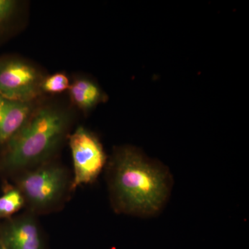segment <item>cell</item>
<instances>
[{
  "mask_svg": "<svg viewBox=\"0 0 249 249\" xmlns=\"http://www.w3.org/2000/svg\"><path fill=\"white\" fill-rule=\"evenodd\" d=\"M111 202L121 213L152 217L163 211L173 187L166 166L134 147L116 152L109 166Z\"/></svg>",
  "mask_w": 249,
  "mask_h": 249,
  "instance_id": "cell-1",
  "label": "cell"
},
{
  "mask_svg": "<svg viewBox=\"0 0 249 249\" xmlns=\"http://www.w3.org/2000/svg\"><path fill=\"white\" fill-rule=\"evenodd\" d=\"M67 122L66 114L60 109H39L8 142L5 166L18 169L45 159L61 141Z\"/></svg>",
  "mask_w": 249,
  "mask_h": 249,
  "instance_id": "cell-2",
  "label": "cell"
},
{
  "mask_svg": "<svg viewBox=\"0 0 249 249\" xmlns=\"http://www.w3.org/2000/svg\"><path fill=\"white\" fill-rule=\"evenodd\" d=\"M74 178L71 188L93 182L106 163V155L98 139L84 127H78L70 136Z\"/></svg>",
  "mask_w": 249,
  "mask_h": 249,
  "instance_id": "cell-3",
  "label": "cell"
},
{
  "mask_svg": "<svg viewBox=\"0 0 249 249\" xmlns=\"http://www.w3.org/2000/svg\"><path fill=\"white\" fill-rule=\"evenodd\" d=\"M40 74L34 67L21 60L0 62V96L23 103H30L40 94Z\"/></svg>",
  "mask_w": 249,
  "mask_h": 249,
  "instance_id": "cell-4",
  "label": "cell"
},
{
  "mask_svg": "<svg viewBox=\"0 0 249 249\" xmlns=\"http://www.w3.org/2000/svg\"><path fill=\"white\" fill-rule=\"evenodd\" d=\"M65 185L64 170L47 166L24 175L19 181V191L33 206L47 207L60 197Z\"/></svg>",
  "mask_w": 249,
  "mask_h": 249,
  "instance_id": "cell-5",
  "label": "cell"
},
{
  "mask_svg": "<svg viewBox=\"0 0 249 249\" xmlns=\"http://www.w3.org/2000/svg\"><path fill=\"white\" fill-rule=\"evenodd\" d=\"M0 240L7 249H43L40 231L30 218L10 222Z\"/></svg>",
  "mask_w": 249,
  "mask_h": 249,
  "instance_id": "cell-6",
  "label": "cell"
},
{
  "mask_svg": "<svg viewBox=\"0 0 249 249\" xmlns=\"http://www.w3.org/2000/svg\"><path fill=\"white\" fill-rule=\"evenodd\" d=\"M30 103L0 96V143L9 142L30 117Z\"/></svg>",
  "mask_w": 249,
  "mask_h": 249,
  "instance_id": "cell-7",
  "label": "cell"
},
{
  "mask_svg": "<svg viewBox=\"0 0 249 249\" xmlns=\"http://www.w3.org/2000/svg\"><path fill=\"white\" fill-rule=\"evenodd\" d=\"M69 91L73 102L83 109L93 107L101 99L99 88L89 80H76L70 85Z\"/></svg>",
  "mask_w": 249,
  "mask_h": 249,
  "instance_id": "cell-8",
  "label": "cell"
},
{
  "mask_svg": "<svg viewBox=\"0 0 249 249\" xmlns=\"http://www.w3.org/2000/svg\"><path fill=\"white\" fill-rule=\"evenodd\" d=\"M24 204V197L19 190L11 189L0 196V218L8 217L18 212Z\"/></svg>",
  "mask_w": 249,
  "mask_h": 249,
  "instance_id": "cell-9",
  "label": "cell"
},
{
  "mask_svg": "<svg viewBox=\"0 0 249 249\" xmlns=\"http://www.w3.org/2000/svg\"><path fill=\"white\" fill-rule=\"evenodd\" d=\"M70 84L66 75L57 73L42 80L41 90L45 92L58 93L70 89Z\"/></svg>",
  "mask_w": 249,
  "mask_h": 249,
  "instance_id": "cell-10",
  "label": "cell"
},
{
  "mask_svg": "<svg viewBox=\"0 0 249 249\" xmlns=\"http://www.w3.org/2000/svg\"><path fill=\"white\" fill-rule=\"evenodd\" d=\"M16 2L12 0H0V24L11 16Z\"/></svg>",
  "mask_w": 249,
  "mask_h": 249,
  "instance_id": "cell-11",
  "label": "cell"
},
{
  "mask_svg": "<svg viewBox=\"0 0 249 249\" xmlns=\"http://www.w3.org/2000/svg\"><path fill=\"white\" fill-rule=\"evenodd\" d=\"M1 246H2V249H7L6 248V247H5V246L4 245V244H3L2 242H1Z\"/></svg>",
  "mask_w": 249,
  "mask_h": 249,
  "instance_id": "cell-12",
  "label": "cell"
},
{
  "mask_svg": "<svg viewBox=\"0 0 249 249\" xmlns=\"http://www.w3.org/2000/svg\"><path fill=\"white\" fill-rule=\"evenodd\" d=\"M0 249H2V246H1V240H0Z\"/></svg>",
  "mask_w": 249,
  "mask_h": 249,
  "instance_id": "cell-13",
  "label": "cell"
}]
</instances>
